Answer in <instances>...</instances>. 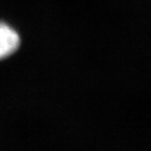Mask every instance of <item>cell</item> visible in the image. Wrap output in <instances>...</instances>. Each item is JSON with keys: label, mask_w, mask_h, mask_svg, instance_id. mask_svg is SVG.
I'll use <instances>...</instances> for the list:
<instances>
[{"label": "cell", "mask_w": 151, "mask_h": 151, "mask_svg": "<svg viewBox=\"0 0 151 151\" xmlns=\"http://www.w3.org/2000/svg\"><path fill=\"white\" fill-rule=\"evenodd\" d=\"M21 46V36L16 28L0 21V61L9 59Z\"/></svg>", "instance_id": "6da1fadb"}]
</instances>
